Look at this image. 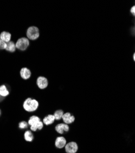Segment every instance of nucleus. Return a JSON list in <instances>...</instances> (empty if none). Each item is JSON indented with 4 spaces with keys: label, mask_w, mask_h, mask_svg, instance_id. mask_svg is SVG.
<instances>
[{
    "label": "nucleus",
    "mask_w": 135,
    "mask_h": 153,
    "mask_svg": "<svg viewBox=\"0 0 135 153\" xmlns=\"http://www.w3.org/2000/svg\"><path fill=\"white\" fill-rule=\"evenodd\" d=\"M26 36L29 40H37L40 36L39 29L35 26L29 27L26 31Z\"/></svg>",
    "instance_id": "obj_2"
},
{
    "label": "nucleus",
    "mask_w": 135,
    "mask_h": 153,
    "mask_svg": "<svg viewBox=\"0 0 135 153\" xmlns=\"http://www.w3.org/2000/svg\"><path fill=\"white\" fill-rule=\"evenodd\" d=\"M30 42L27 37H21L15 43V46L17 49L21 51H25L29 46Z\"/></svg>",
    "instance_id": "obj_3"
},
{
    "label": "nucleus",
    "mask_w": 135,
    "mask_h": 153,
    "mask_svg": "<svg viewBox=\"0 0 135 153\" xmlns=\"http://www.w3.org/2000/svg\"><path fill=\"white\" fill-rule=\"evenodd\" d=\"M7 47V43L0 40V50H6Z\"/></svg>",
    "instance_id": "obj_19"
},
{
    "label": "nucleus",
    "mask_w": 135,
    "mask_h": 153,
    "mask_svg": "<svg viewBox=\"0 0 135 153\" xmlns=\"http://www.w3.org/2000/svg\"><path fill=\"white\" fill-rule=\"evenodd\" d=\"M39 107V102L37 100L31 97L27 98L23 103V107L25 111L34 112L36 111Z\"/></svg>",
    "instance_id": "obj_1"
},
{
    "label": "nucleus",
    "mask_w": 135,
    "mask_h": 153,
    "mask_svg": "<svg viewBox=\"0 0 135 153\" xmlns=\"http://www.w3.org/2000/svg\"><path fill=\"white\" fill-rule=\"evenodd\" d=\"M64 149L66 153H77L79 146L76 141H70L67 143Z\"/></svg>",
    "instance_id": "obj_5"
},
{
    "label": "nucleus",
    "mask_w": 135,
    "mask_h": 153,
    "mask_svg": "<svg viewBox=\"0 0 135 153\" xmlns=\"http://www.w3.org/2000/svg\"><path fill=\"white\" fill-rule=\"evenodd\" d=\"M133 60H134V61H135V52H134V54H133Z\"/></svg>",
    "instance_id": "obj_21"
},
{
    "label": "nucleus",
    "mask_w": 135,
    "mask_h": 153,
    "mask_svg": "<svg viewBox=\"0 0 135 153\" xmlns=\"http://www.w3.org/2000/svg\"><path fill=\"white\" fill-rule=\"evenodd\" d=\"M65 113L63 109H58L54 112L53 113V115L55 117V119H56V121H62V117L63 115H64V113Z\"/></svg>",
    "instance_id": "obj_12"
},
{
    "label": "nucleus",
    "mask_w": 135,
    "mask_h": 153,
    "mask_svg": "<svg viewBox=\"0 0 135 153\" xmlns=\"http://www.w3.org/2000/svg\"><path fill=\"white\" fill-rule=\"evenodd\" d=\"M62 121L66 124H71L76 121V116L72 115L71 112H65L63 115Z\"/></svg>",
    "instance_id": "obj_6"
},
{
    "label": "nucleus",
    "mask_w": 135,
    "mask_h": 153,
    "mask_svg": "<svg viewBox=\"0 0 135 153\" xmlns=\"http://www.w3.org/2000/svg\"><path fill=\"white\" fill-rule=\"evenodd\" d=\"M42 121L45 126H49L54 124L55 122H56V119H55L53 114H49L43 118Z\"/></svg>",
    "instance_id": "obj_9"
},
{
    "label": "nucleus",
    "mask_w": 135,
    "mask_h": 153,
    "mask_svg": "<svg viewBox=\"0 0 135 153\" xmlns=\"http://www.w3.org/2000/svg\"><path fill=\"white\" fill-rule=\"evenodd\" d=\"M41 119L40 118L39 116H37V115H33V116H31V117L29 118V119L28 120V124L29 126H32V125H34L35 124H36V123L41 121Z\"/></svg>",
    "instance_id": "obj_14"
},
{
    "label": "nucleus",
    "mask_w": 135,
    "mask_h": 153,
    "mask_svg": "<svg viewBox=\"0 0 135 153\" xmlns=\"http://www.w3.org/2000/svg\"><path fill=\"white\" fill-rule=\"evenodd\" d=\"M49 85L47 78L43 76H40L37 79V85L40 90H44L48 88Z\"/></svg>",
    "instance_id": "obj_8"
},
{
    "label": "nucleus",
    "mask_w": 135,
    "mask_h": 153,
    "mask_svg": "<svg viewBox=\"0 0 135 153\" xmlns=\"http://www.w3.org/2000/svg\"><path fill=\"white\" fill-rule=\"evenodd\" d=\"M12 35L11 34L7 31H3L0 34V40H1L5 42L8 43L11 41Z\"/></svg>",
    "instance_id": "obj_11"
},
{
    "label": "nucleus",
    "mask_w": 135,
    "mask_h": 153,
    "mask_svg": "<svg viewBox=\"0 0 135 153\" xmlns=\"http://www.w3.org/2000/svg\"><path fill=\"white\" fill-rule=\"evenodd\" d=\"M20 76L23 80H28L31 76V72L27 67H23L20 70Z\"/></svg>",
    "instance_id": "obj_10"
},
{
    "label": "nucleus",
    "mask_w": 135,
    "mask_h": 153,
    "mask_svg": "<svg viewBox=\"0 0 135 153\" xmlns=\"http://www.w3.org/2000/svg\"><path fill=\"white\" fill-rule=\"evenodd\" d=\"M55 131L60 136H63L64 133L69 132L70 126L64 122H59L55 126Z\"/></svg>",
    "instance_id": "obj_4"
},
{
    "label": "nucleus",
    "mask_w": 135,
    "mask_h": 153,
    "mask_svg": "<svg viewBox=\"0 0 135 153\" xmlns=\"http://www.w3.org/2000/svg\"><path fill=\"white\" fill-rule=\"evenodd\" d=\"M67 143V140L63 136H58L55 140V146L57 149H63Z\"/></svg>",
    "instance_id": "obj_7"
},
{
    "label": "nucleus",
    "mask_w": 135,
    "mask_h": 153,
    "mask_svg": "<svg viewBox=\"0 0 135 153\" xmlns=\"http://www.w3.org/2000/svg\"><path fill=\"white\" fill-rule=\"evenodd\" d=\"M16 46H15V44L13 41H10L9 42L7 43V47L6 50L9 52L13 53L15 52L16 50Z\"/></svg>",
    "instance_id": "obj_16"
},
{
    "label": "nucleus",
    "mask_w": 135,
    "mask_h": 153,
    "mask_svg": "<svg viewBox=\"0 0 135 153\" xmlns=\"http://www.w3.org/2000/svg\"><path fill=\"white\" fill-rule=\"evenodd\" d=\"M9 95V91L7 89L6 85H3L0 86V96L1 97H6Z\"/></svg>",
    "instance_id": "obj_17"
},
{
    "label": "nucleus",
    "mask_w": 135,
    "mask_h": 153,
    "mask_svg": "<svg viewBox=\"0 0 135 153\" xmlns=\"http://www.w3.org/2000/svg\"><path fill=\"white\" fill-rule=\"evenodd\" d=\"M130 12L132 13V14L133 16H135V6H133L131 9H130Z\"/></svg>",
    "instance_id": "obj_20"
},
{
    "label": "nucleus",
    "mask_w": 135,
    "mask_h": 153,
    "mask_svg": "<svg viewBox=\"0 0 135 153\" xmlns=\"http://www.w3.org/2000/svg\"><path fill=\"white\" fill-rule=\"evenodd\" d=\"M24 140L28 142H31L34 139V136L31 131H26L24 134Z\"/></svg>",
    "instance_id": "obj_15"
},
{
    "label": "nucleus",
    "mask_w": 135,
    "mask_h": 153,
    "mask_svg": "<svg viewBox=\"0 0 135 153\" xmlns=\"http://www.w3.org/2000/svg\"><path fill=\"white\" fill-rule=\"evenodd\" d=\"M44 124H43V121H41L36 123V124L30 126V129H31V131H33V132H36L37 130L40 131L43 129V128L44 127Z\"/></svg>",
    "instance_id": "obj_13"
},
{
    "label": "nucleus",
    "mask_w": 135,
    "mask_h": 153,
    "mask_svg": "<svg viewBox=\"0 0 135 153\" xmlns=\"http://www.w3.org/2000/svg\"><path fill=\"white\" fill-rule=\"evenodd\" d=\"M29 124H28V122L25 121H21L20 122H19L18 124V127L19 129H27L28 127Z\"/></svg>",
    "instance_id": "obj_18"
},
{
    "label": "nucleus",
    "mask_w": 135,
    "mask_h": 153,
    "mask_svg": "<svg viewBox=\"0 0 135 153\" xmlns=\"http://www.w3.org/2000/svg\"><path fill=\"white\" fill-rule=\"evenodd\" d=\"M0 115H1V110H0Z\"/></svg>",
    "instance_id": "obj_22"
}]
</instances>
